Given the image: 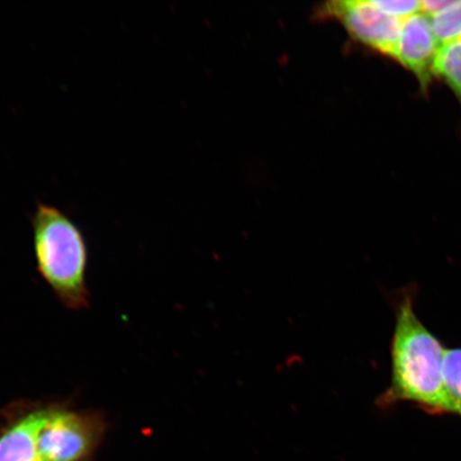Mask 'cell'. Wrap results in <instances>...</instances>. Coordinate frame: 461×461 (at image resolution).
I'll list each match as a JSON object with an SVG mask.
<instances>
[{"label":"cell","mask_w":461,"mask_h":461,"mask_svg":"<svg viewBox=\"0 0 461 461\" xmlns=\"http://www.w3.org/2000/svg\"><path fill=\"white\" fill-rule=\"evenodd\" d=\"M443 378L451 413L461 417V348H447Z\"/></svg>","instance_id":"8"},{"label":"cell","mask_w":461,"mask_h":461,"mask_svg":"<svg viewBox=\"0 0 461 461\" xmlns=\"http://www.w3.org/2000/svg\"><path fill=\"white\" fill-rule=\"evenodd\" d=\"M105 429L100 411H79L68 402L46 403L38 437V460L86 461L100 445Z\"/></svg>","instance_id":"3"},{"label":"cell","mask_w":461,"mask_h":461,"mask_svg":"<svg viewBox=\"0 0 461 461\" xmlns=\"http://www.w3.org/2000/svg\"><path fill=\"white\" fill-rule=\"evenodd\" d=\"M432 75L451 88L461 105V39L440 44Z\"/></svg>","instance_id":"7"},{"label":"cell","mask_w":461,"mask_h":461,"mask_svg":"<svg viewBox=\"0 0 461 461\" xmlns=\"http://www.w3.org/2000/svg\"><path fill=\"white\" fill-rule=\"evenodd\" d=\"M46 403L16 401L4 409L0 424V461H39L38 437Z\"/></svg>","instance_id":"5"},{"label":"cell","mask_w":461,"mask_h":461,"mask_svg":"<svg viewBox=\"0 0 461 461\" xmlns=\"http://www.w3.org/2000/svg\"><path fill=\"white\" fill-rule=\"evenodd\" d=\"M380 9L390 15L406 20L408 17L422 13L420 2L417 0H376Z\"/></svg>","instance_id":"10"},{"label":"cell","mask_w":461,"mask_h":461,"mask_svg":"<svg viewBox=\"0 0 461 461\" xmlns=\"http://www.w3.org/2000/svg\"><path fill=\"white\" fill-rule=\"evenodd\" d=\"M438 41L442 43L461 39V0L454 4L440 14L430 17Z\"/></svg>","instance_id":"9"},{"label":"cell","mask_w":461,"mask_h":461,"mask_svg":"<svg viewBox=\"0 0 461 461\" xmlns=\"http://www.w3.org/2000/svg\"><path fill=\"white\" fill-rule=\"evenodd\" d=\"M32 223L37 267L46 284L66 308H88V250L82 230L65 212L45 203L38 204Z\"/></svg>","instance_id":"2"},{"label":"cell","mask_w":461,"mask_h":461,"mask_svg":"<svg viewBox=\"0 0 461 461\" xmlns=\"http://www.w3.org/2000/svg\"><path fill=\"white\" fill-rule=\"evenodd\" d=\"M439 48L430 17L420 13L403 21L393 60L411 71L426 90L434 77L432 67Z\"/></svg>","instance_id":"6"},{"label":"cell","mask_w":461,"mask_h":461,"mask_svg":"<svg viewBox=\"0 0 461 461\" xmlns=\"http://www.w3.org/2000/svg\"><path fill=\"white\" fill-rule=\"evenodd\" d=\"M316 17L341 24L349 37L393 59L403 21L378 7L376 0H336L316 9Z\"/></svg>","instance_id":"4"},{"label":"cell","mask_w":461,"mask_h":461,"mask_svg":"<svg viewBox=\"0 0 461 461\" xmlns=\"http://www.w3.org/2000/svg\"><path fill=\"white\" fill-rule=\"evenodd\" d=\"M416 294V288L411 286L396 299L391 382L378 396L376 405L389 409L406 402L428 413H451L443 378L447 348L419 319L414 309Z\"/></svg>","instance_id":"1"}]
</instances>
